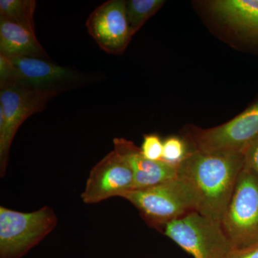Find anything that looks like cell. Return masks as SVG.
Here are the masks:
<instances>
[{
  "mask_svg": "<svg viewBox=\"0 0 258 258\" xmlns=\"http://www.w3.org/2000/svg\"><path fill=\"white\" fill-rule=\"evenodd\" d=\"M244 164L245 158L240 153L191 150L178 166L177 176L195 193L198 212L220 222Z\"/></svg>",
  "mask_w": 258,
  "mask_h": 258,
  "instance_id": "obj_1",
  "label": "cell"
},
{
  "mask_svg": "<svg viewBox=\"0 0 258 258\" xmlns=\"http://www.w3.org/2000/svg\"><path fill=\"white\" fill-rule=\"evenodd\" d=\"M122 198L139 210L149 227L163 232L167 224L198 212L195 193L184 179L176 176L166 182L134 189Z\"/></svg>",
  "mask_w": 258,
  "mask_h": 258,
  "instance_id": "obj_2",
  "label": "cell"
},
{
  "mask_svg": "<svg viewBox=\"0 0 258 258\" xmlns=\"http://www.w3.org/2000/svg\"><path fill=\"white\" fill-rule=\"evenodd\" d=\"M220 223L233 249L258 244V176L246 164Z\"/></svg>",
  "mask_w": 258,
  "mask_h": 258,
  "instance_id": "obj_3",
  "label": "cell"
},
{
  "mask_svg": "<svg viewBox=\"0 0 258 258\" xmlns=\"http://www.w3.org/2000/svg\"><path fill=\"white\" fill-rule=\"evenodd\" d=\"M184 132L191 150L244 154L258 139V99L224 124L205 129L188 125Z\"/></svg>",
  "mask_w": 258,
  "mask_h": 258,
  "instance_id": "obj_4",
  "label": "cell"
},
{
  "mask_svg": "<svg viewBox=\"0 0 258 258\" xmlns=\"http://www.w3.org/2000/svg\"><path fill=\"white\" fill-rule=\"evenodd\" d=\"M50 207L21 212L0 207V258H22L55 228Z\"/></svg>",
  "mask_w": 258,
  "mask_h": 258,
  "instance_id": "obj_5",
  "label": "cell"
},
{
  "mask_svg": "<svg viewBox=\"0 0 258 258\" xmlns=\"http://www.w3.org/2000/svg\"><path fill=\"white\" fill-rule=\"evenodd\" d=\"M58 91L37 90L18 84L0 86V176L4 177L12 143L29 117L43 111Z\"/></svg>",
  "mask_w": 258,
  "mask_h": 258,
  "instance_id": "obj_6",
  "label": "cell"
},
{
  "mask_svg": "<svg viewBox=\"0 0 258 258\" xmlns=\"http://www.w3.org/2000/svg\"><path fill=\"white\" fill-rule=\"evenodd\" d=\"M163 233L194 258H225L233 249L220 222L198 212L167 224Z\"/></svg>",
  "mask_w": 258,
  "mask_h": 258,
  "instance_id": "obj_7",
  "label": "cell"
},
{
  "mask_svg": "<svg viewBox=\"0 0 258 258\" xmlns=\"http://www.w3.org/2000/svg\"><path fill=\"white\" fill-rule=\"evenodd\" d=\"M134 189V174L128 163L115 150L106 154L90 171L81 194L84 203L93 205Z\"/></svg>",
  "mask_w": 258,
  "mask_h": 258,
  "instance_id": "obj_8",
  "label": "cell"
},
{
  "mask_svg": "<svg viewBox=\"0 0 258 258\" xmlns=\"http://www.w3.org/2000/svg\"><path fill=\"white\" fill-rule=\"evenodd\" d=\"M86 25L88 34L108 54L121 55L132 38L123 0H109L99 5L88 16Z\"/></svg>",
  "mask_w": 258,
  "mask_h": 258,
  "instance_id": "obj_9",
  "label": "cell"
},
{
  "mask_svg": "<svg viewBox=\"0 0 258 258\" xmlns=\"http://www.w3.org/2000/svg\"><path fill=\"white\" fill-rule=\"evenodd\" d=\"M9 59L14 66V76L10 84L62 92L79 79L78 74L72 70L45 59L30 57Z\"/></svg>",
  "mask_w": 258,
  "mask_h": 258,
  "instance_id": "obj_10",
  "label": "cell"
},
{
  "mask_svg": "<svg viewBox=\"0 0 258 258\" xmlns=\"http://www.w3.org/2000/svg\"><path fill=\"white\" fill-rule=\"evenodd\" d=\"M115 152L128 163L134 174V189H142L166 182L177 176L178 166L144 157L140 148L124 138L113 139ZM133 189V190H134Z\"/></svg>",
  "mask_w": 258,
  "mask_h": 258,
  "instance_id": "obj_11",
  "label": "cell"
},
{
  "mask_svg": "<svg viewBox=\"0 0 258 258\" xmlns=\"http://www.w3.org/2000/svg\"><path fill=\"white\" fill-rule=\"evenodd\" d=\"M0 54L8 58L38 57L48 60L47 52L36 35L23 27L0 16Z\"/></svg>",
  "mask_w": 258,
  "mask_h": 258,
  "instance_id": "obj_12",
  "label": "cell"
},
{
  "mask_svg": "<svg viewBox=\"0 0 258 258\" xmlns=\"http://www.w3.org/2000/svg\"><path fill=\"white\" fill-rule=\"evenodd\" d=\"M209 5L217 18L258 37V0H217Z\"/></svg>",
  "mask_w": 258,
  "mask_h": 258,
  "instance_id": "obj_13",
  "label": "cell"
},
{
  "mask_svg": "<svg viewBox=\"0 0 258 258\" xmlns=\"http://www.w3.org/2000/svg\"><path fill=\"white\" fill-rule=\"evenodd\" d=\"M35 0H0V16L35 34L34 13Z\"/></svg>",
  "mask_w": 258,
  "mask_h": 258,
  "instance_id": "obj_14",
  "label": "cell"
},
{
  "mask_svg": "<svg viewBox=\"0 0 258 258\" xmlns=\"http://www.w3.org/2000/svg\"><path fill=\"white\" fill-rule=\"evenodd\" d=\"M164 0H129L125 1V15L131 35L133 37L144 23L164 5Z\"/></svg>",
  "mask_w": 258,
  "mask_h": 258,
  "instance_id": "obj_15",
  "label": "cell"
},
{
  "mask_svg": "<svg viewBox=\"0 0 258 258\" xmlns=\"http://www.w3.org/2000/svg\"><path fill=\"white\" fill-rule=\"evenodd\" d=\"M190 151L189 144L184 139L171 136L163 141L162 161L178 166L186 159Z\"/></svg>",
  "mask_w": 258,
  "mask_h": 258,
  "instance_id": "obj_16",
  "label": "cell"
},
{
  "mask_svg": "<svg viewBox=\"0 0 258 258\" xmlns=\"http://www.w3.org/2000/svg\"><path fill=\"white\" fill-rule=\"evenodd\" d=\"M144 157L152 161H162L163 141L157 134L144 135L140 147Z\"/></svg>",
  "mask_w": 258,
  "mask_h": 258,
  "instance_id": "obj_17",
  "label": "cell"
},
{
  "mask_svg": "<svg viewBox=\"0 0 258 258\" xmlns=\"http://www.w3.org/2000/svg\"><path fill=\"white\" fill-rule=\"evenodd\" d=\"M246 165L258 176V139L244 154Z\"/></svg>",
  "mask_w": 258,
  "mask_h": 258,
  "instance_id": "obj_18",
  "label": "cell"
},
{
  "mask_svg": "<svg viewBox=\"0 0 258 258\" xmlns=\"http://www.w3.org/2000/svg\"><path fill=\"white\" fill-rule=\"evenodd\" d=\"M225 258H258V244L243 249H232Z\"/></svg>",
  "mask_w": 258,
  "mask_h": 258,
  "instance_id": "obj_19",
  "label": "cell"
}]
</instances>
